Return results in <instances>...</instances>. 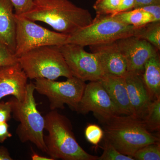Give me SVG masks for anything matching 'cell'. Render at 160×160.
Instances as JSON below:
<instances>
[{"label":"cell","instance_id":"obj_4","mask_svg":"<svg viewBox=\"0 0 160 160\" xmlns=\"http://www.w3.org/2000/svg\"><path fill=\"white\" fill-rule=\"evenodd\" d=\"M18 61L30 79L45 78L55 80L61 77H72L58 46L38 47L18 58Z\"/></svg>","mask_w":160,"mask_h":160},{"label":"cell","instance_id":"obj_22","mask_svg":"<svg viewBox=\"0 0 160 160\" xmlns=\"http://www.w3.org/2000/svg\"><path fill=\"white\" fill-rule=\"evenodd\" d=\"M120 2L121 0H97L93 6L96 16L117 13Z\"/></svg>","mask_w":160,"mask_h":160},{"label":"cell","instance_id":"obj_32","mask_svg":"<svg viewBox=\"0 0 160 160\" xmlns=\"http://www.w3.org/2000/svg\"><path fill=\"white\" fill-rule=\"evenodd\" d=\"M8 149L4 146H0V160H12Z\"/></svg>","mask_w":160,"mask_h":160},{"label":"cell","instance_id":"obj_18","mask_svg":"<svg viewBox=\"0 0 160 160\" xmlns=\"http://www.w3.org/2000/svg\"><path fill=\"white\" fill-rule=\"evenodd\" d=\"M110 15L122 23L135 27H141L148 23L155 22L152 15L140 8Z\"/></svg>","mask_w":160,"mask_h":160},{"label":"cell","instance_id":"obj_20","mask_svg":"<svg viewBox=\"0 0 160 160\" xmlns=\"http://www.w3.org/2000/svg\"><path fill=\"white\" fill-rule=\"evenodd\" d=\"M141 120L148 131H160V98L152 102Z\"/></svg>","mask_w":160,"mask_h":160},{"label":"cell","instance_id":"obj_28","mask_svg":"<svg viewBox=\"0 0 160 160\" xmlns=\"http://www.w3.org/2000/svg\"><path fill=\"white\" fill-rule=\"evenodd\" d=\"M140 8L152 15L155 22L160 21V5H149Z\"/></svg>","mask_w":160,"mask_h":160},{"label":"cell","instance_id":"obj_7","mask_svg":"<svg viewBox=\"0 0 160 160\" xmlns=\"http://www.w3.org/2000/svg\"><path fill=\"white\" fill-rule=\"evenodd\" d=\"M14 17L16 22L14 53L18 58L41 46H60L66 44L69 35L51 31L21 16L15 14Z\"/></svg>","mask_w":160,"mask_h":160},{"label":"cell","instance_id":"obj_31","mask_svg":"<svg viewBox=\"0 0 160 160\" xmlns=\"http://www.w3.org/2000/svg\"><path fill=\"white\" fill-rule=\"evenodd\" d=\"M154 5H160V0H135L134 9Z\"/></svg>","mask_w":160,"mask_h":160},{"label":"cell","instance_id":"obj_2","mask_svg":"<svg viewBox=\"0 0 160 160\" xmlns=\"http://www.w3.org/2000/svg\"><path fill=\"white\" fill-rule=\"evenodd\" d=\"M114 116L103 121L104 139L122 154L132 158L140 148L160 142L148 131L142 120L133 115Z\"/></svg>","mask_w":160,"mask_h":160},{"label":"cell","instance_id":"obj_3","mask_svg":"<svg viewBox=\"0 0 160 160\" xmlns=\"http://www.w3.org/2000/svg\"><path fill=\"white\" fill-rule=\"evenodd\" d=\"M44 135L47 152L53 159L97 160L98 157L88 153L78 142L70 120L56 110H51L44 117Z\"/></svg>","mask_w":160,"mask_h":160},{"label":"cell","instance_id":"obj_19","mask_svg":"<svg viewBox=\"0 0 160 160\" xmlns=\"http://www.w3.org/2000/svg\"><path fill=\"white\" fill-rule=\"evenodd\" d=\"M148 41L158 49H160V21L148 23L137 27L134 35Z\"/></svg>","mask_w":160,"mask_h":160},{"label":"cell","instance_id":"obj_1","mask_svg":"<svg viewBox=\"0 0 160 160\" xmlns=\"http://www.w3.org/2000/svg\"><path fill=\"white\" fill-rule=\"evenodd\" d=\"M19 16L33 22H43L68 35L85 28L93 21L89 10L78 7L69 0H35L31 9Z\"/></svg>","mask_w":160,"mask_h":160},{"label":"cell","instance_id":"obj_15","mask_svg":"<svg viewBox=\"0 0 160 160\" xmlns=\"http://www.w3.org/2000/svg\"><path fill=\"white\" fill-rule=\"evenodd\" d=\"M99 82L114 103L119 114L132 115L124 77L105 74Z\"/></svg>","mask_w":160,"mask_h":160},{"label":"cell","instance_id":"obj_5","mask_svg":"<svg viewBox=\"0 0 160 160\" xmlns=\"http://www.w3.org/2000/svg\"><path fill=\"white\" fill-rule=\"evenodd\" d=\"M34 83L28 84L26 96L23 101L14 98L12 101V114L19 122L16 133L22 142H30L43 152H47L44 142L45 118L37 108L34 97Z\"/></svg>","mask_w":160,"mask_h":160},{"label":"cell","instance_id":"obj_9","mask_svg":"<svg viewBox=\"0 0 160 160\" xmlns=\"http://www.w3.org/2000/svg\"><path fill=\"white\" fill-rule=\"evenodd\" d=\"M59 47L72 76L86 82L99 81L105 75L95 55L83 46L67 43Z\"/></svg>","mask_w":160,"mask_h":160},{"label":"cell","instance_id":"obj_25","mask_svg":"<svg viewBox=\"0 0 160 160\" xmlns=\"http://www.w3.org/2000/svg\"><path fill=\"white\" fill-rule=\"evenodd\" d=\"M18 62V58L14 52L7 45L0 41V67L13 65Z\"/></svg>","mask_w":160,"mask_h":160},{"label":"cell","instance_id":"obj_6","mask_svg":"<svg viewBox=\"0 0 160 160\" xmlns=\"http://www.w3.org/2000/svg\"><path fill=\"white\" fill-rule=\"evenodd\" d=\"M136 28L122 23L110 15L96 16L90 25L69 35L66 44L85 47L115 42L134 35Z\"/></svg>","mask_w":160,"mask_h":160},{"label":"cell","instance_id":"obj_27","mask_svg":"<svg viewBox=\"0 0 160 160\" xmlns=\"http://www.w3.org/2000/svg\"><path fill=\"white\" fill-rule=\"evenodd\" d=\"M12 101L0 102V122H7L10 120L12 113Z\"/></svg>","mask_w":160,"mask_h":160},{"label":"cell","instance_id":"obj_26","mask_svg":"<svg viewBox=\"0 0 160 160\" xmlns=\"http://www.w3.org/2000/svg\"><path fill=\"white\" fill-rule=\"evenodd\" d=\"M14 7L17 15H22L30 10L35 0H10Z\"/></svg>","mask_w":160,"mask_h":160},{"label":"cell","instance_id":"obj_8","mask_svg":"<svg viewBox=\"0 0 160 160\" xmlns=\"http://www.w3.org/2000/svg\"><path fill=\"white\" fill-rule=\"evenodd\" d=\"M35 80V90L47 97L51 110L64 109V105L66 104L76 111L86 85L84 81L73 76L65 82L45 78Z\"/></svg>","mask_w":160,"mask_h":160},{"label":"cell","instance_id":"obj_11","mask_svg":"<svg viewBox=\"0 0 160 160\" xmlns=\"http://www.w3.org/2000/svg\"><path fill=\"white\" fill-rule=\"evenodd\" d=\"M126 60L127 71L143 74L147 61L158 54V50L148 41L132 35L116 41Z\"/></svg>","mask_w":160,"mask_h":160},{"label":"cell","instance_id":"obj_30","mask_svg":"<svg viewBox=\"0 0 160 160\" xmlns=\"http://www.w3.org/2000/svg\"><path fill=\"white\" fill-rule=\"evenodd\" d=\"M134 6L135 0H121L117 13L132 10L134 9Z\"/></svg>","mask_w":160,"mask_h":160},{"label":"cell","instance_id":"obj_17","mask_svg":"<svg viewBox=\"0 0 160 160\" xmlns=\"http://www.w3.org/2000/svg\"><path fill=\"white\" fill-rule=\"evenodd\" d=\"M143 81L152 100L160 98V60L159 55L146 62L142 74Z\"/></svg>","mask_w":160,"mask_h":160},{"label":"cell","instance_id":"obj_14","mask_svg":"<svg viewBox=\"0 0 160 160\" xmlns=\"http://www.w3.org/2000/svg\"><path fill=\"white\" fill-rule=\"evenodd\" d=\"M124 78L131 105L132 115L142 119L153 101L144 82L142 74L127 72Z\"/></svg>","mask_w":160,"mask_h":160},{"label":"cell","instance_id":"obj_13","mask_svg":"<svg viewBox=\"0 0 160 160\" xmlns=\"http://www.w3.org/2000/svg\"><path fill=\"white\" fill-rule=\"evenodd\" d=\"M28 79L19 62L0 67V101L7 96L12 95L23 101Z\"/></svg>","mask_w":160,"mask_h":160},{"label":"cell","instance_id":"obj_12","mask_svg":"<svg viewBox=\"0 0 160 160\" xmlns=\"http://www.w3.org/2000/svg\"><path fill=\"white\" fill-rule=\"evenodd\" d=\"M89 46L95 55L105 74L125 77L127 73L126 60L116 41Z\"/></svg>","mask_w":160,"mask_h":160},{"label":"cell","instance_id":"obj_16","mask_svg":"<svg viewBox=\"0 0 160 160\" xmlns=\"http://www.w3.org/2000/svg\"><path fill=\"white\" fill-rule=\"evenodd\" d=\"M13 8L10 0H0V41L14 52L16 22Z\"/></svg>","mask_w":160,"mask_h":160},{"label":"cell","instance_id":"obj_10","mask_svg":"<svg viewBox=\"0 0 160 160\" xmlns=\"http://www.w3.org/2000/svg\"><path fill=\"white\" fill-rule=\"evenodd\" d=\"M76 111L82 114L92 112L101 122L120 115L99 81L90 82L86 84Z\"/></svg>","mask_w":160,"mask_h":160},{"label":"cell","instance_id":"obj_33","mask_svg":"<svg viewBox=\"0 0 160 160\" xmlns=\"http://www.w3.org/2000/svg\"><path fill=\"white\" fill-rule=\"evenodd\" d=\"M32 160H54L51 158L46 157H43L33 151L32 152V154L31 155Z\"/></svg>","mask_w":160,"mask_h":160},{"label":"cell","instance_id":"obj_21","mask_svg":"<svg viewBox=\"0 0 160 160\" xmlns=\"http://www.w3.org/2000/svg\"><path fill=\"white\" fill-rule=\"evenodd\" d=\"M132 158L137 160H160V142L143 146L134 153Z\"/></svg>","mask_w":160,"mask_h":160},{"label":"cell","instance_id":"obj_24","mask_svg":"<svg viewBox=\"0 0 160 160\" xmlns=\"http://www.w3.org/2000/svg\"><path fill=\"white\" fill-rule=\"evenodd\" d=\"M85 137L89 143L98 146L104 137V131L102 128L96 124H89L85 131Z\"/></svg>","mask_w":160,"mask_h":160},{"label":"cell","instance_id":"obj_23","mask_svg":"<svg viewBox=\"0 0 160 160\" xmlns=\"http://www.w3.org/2000/svg\"><path fill=\"white\" fill-rule=\"evenodd\" d=\"M103 152L97 160H134L132 157L122 154L106 140L104 139Z\"/></svg>","mask_w":160,"mask_h":160},{"label":"cell","instance_id":"obj_29","mask_svg":"<svg viewBox=\"0 0 160 160\" xmlns=\"http://www.w3.org/2000/svg\"><path fill=\"white\" fill-rule=\"evenodd\" d=\"M9 125L7 122H0V143H3L12 134L9 131Z\"/></svg>","mask_w":160,"mask_h":160}]
</instances>
